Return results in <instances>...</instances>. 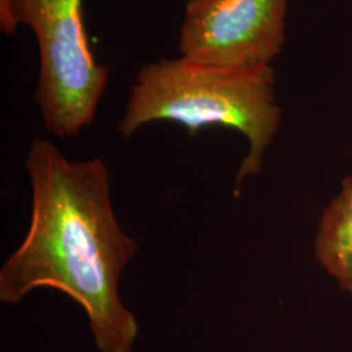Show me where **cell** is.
I'll list each match as a JSON object with an SVG mask.
<instances>
[{
  "instance_id": "cell-1",
  "label": "cell",
  "mask_w": 352,
  "mask_h": 352,
  "mask_svg": "<svg viewBox=\"0 0 352 352\" xmlns=\"http://www.w3.org/2000/svg\"><path fill=\"white\" fill-rule=\"evenodd\" d=\"M25 170L30 225L0 269V302L16 305L34 289H58L85 311L98 351H133L139 324L119 285L139 244L113 212L107 164L72 161L51 140L34 139Z\"/></svg>"
},
{
  "instance_id": "cell-2",
  "label": "cell",
  "mask_w": 352,
  "mask_h": 352,
  "mask_svg": "<svg viewBox=\"0 0 352 352\" xmlns=\"http://www.w3.org/2000/svg\"><path fill=\"white\" fill-rule=\"evenodd\" d=\"M282 113L272 65L218 68L183 56L145 64L129 90L118 132L131 139L154 122H173L196 136L210 126L230 128L248 141L236 175L240 184L260 173L265 151L277 136Z\"/></svg>"
},
{
  "instance_id": "cell-3",
  "label": "cell",
  "mask_w": 352,
  "mask_h": 352,
  "mask_svg": "<svg viewBox=\"0 0 352 352\" xmlns=\"http://www.w3.org/2000/svg\"><path fill=\"white\" fill-rule=\"evenodd\" d=\"M84 0H0V32L28 26L38 49L33 102L45 129L58 139L78 138L98 111L110 71L90 49Z\"/></svg>"
},
{
  "instance_id": "cell-4",
  "label": "cell",
  "mask_w": 352,
  "mask_h": 352,
  "mask_svg": "<svg viewBox=\"0 0 352 352\" xmlns=\"http://www.w3.org/2000/svg\"><path fill=\"white\" fill-rule=\"evenodd\" d=\"M287 0H187L180 56L218 68L272 65L283 50Z\"/></svg>"
},
{
  "instance_id": "cell-5",
  "label": "cell",
  "mask_w": 352,
  "mask_h": 352,
  "mask_svg": "<svg viewBox=\"0 0 352 352\" xmlns=\"http://www.w3.org/2000/svg\"><path fill=\"white\" fill-rule=\"evenodd\" d=\"M316 256L342 289L352 291V175L344 179L321 219Z\"/></svg>"
}]
</instances>
